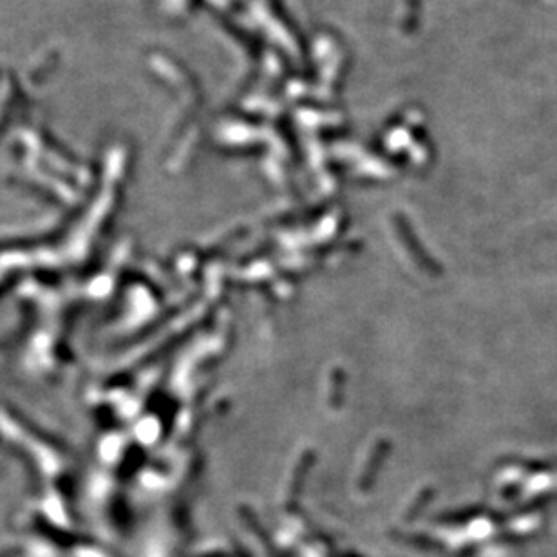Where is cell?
I'll return each mask as SVG.
<instances>
[{
  "label": "cell",
  "mask_w": 557,
  "mask_h": 557,
  "mask_svg": "<svg viewBox=\"0 0 557 557\" xmlns=\"http://www.w3.org/2000/svg\"><path fill=\"white\" fill-rule=\"evenodd\" d=\"M523 467L532 472H549L553 471V465L550 462H523Z\"/></svg>",
  "instance_id": "obj_1"
}]
</instances>
